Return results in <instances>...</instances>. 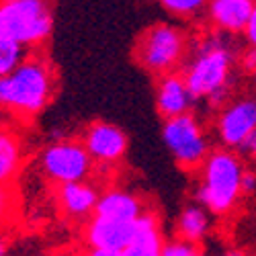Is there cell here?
Returning <instances> with one entry per match:
<instances>
[{"label":"cell","instance_id":"cell-8","mask_svg":"<svg viewBox=\"0 0 256 256\" xmlns=\"http://www.w3.org/2000/svg\"><path fill=\"white\" fill-rule=\"evenodd\" d=\"M256 130V98L244 96L228 100L216 119V134L228 150L236 148Z\"/></svg>","mask_w":256,"mask_h":256},{"label":"cell","instance_id":"cell-9","mask_svg":"<svg viewBox=\"0 0 256 256\" xmlns=\"http://www.w3.org/2000/svg\"><path fill=\"white\" fill-rule=\"evenodd\" d=\"M82 146L86 148L92 162H98L102 166H113L121 162L127 154L130 140H127L121 127L106 121H94L84 132Z\"/></svg>","mask_w":256,"mask_h":256},{"label":"cell","instance_id":"cell-6","mask_svg":"<svg viewBox=\"0 0 256 256\" xmlns=\"http://www.w3.org/2000/svg\"><path fill=\"white\" fill-rule=\"evenodd\" d=\"M162 140L170 156L182 170H199L211 152L207 132L193 111L164 119Z\"/></svg>","mask_w":256,"mask_h":256},{"label":"cell","instance_id":"cell-13","mask_svg":"<svg viewBox=\"0 0 256 256\" xmlns=\"http://www.w3.org/2000/svg\"><path fill=\"white\" fill-rule=\"evenodd\" d=\"M98 190L86 180H78V182H66V184H58V201L62 211L68 218L74 220H84L94 213V207L98 203Z\"/></svg>","mask_w":256,"mask_h":256},{"label":"cell","instance_id":"cell-2","mask_svg":"<svg viewBox=\"0 0 256 256\" xmlns=\"http://www.w3.org/2000/svg\"><path fill=\"white\" fill-rule=\"evenodd\" d=\"M54 88L52 62L41 52L25 56L16 68L0 76V106L20 117H35L52 100Z\"/></svg>","mask_w":256,"mask_h":256},{"label":"cell","instance_id":"cell-4","mask_svg":"<svg viewBox=\"0 0 256 256\" xmlns=\"http://www.w3.org/2000/svg\"><path fill=\"white\" fill-rule=\"evenodd\" d=\"M190 48V37L184 29L172 23H154L140 33L134 44V60L140 68L154 74L178 72Z\"/></svg>","mask_w":256,"mask_h":256},{"label":"cell","instance_id":"cell-16","mask_svg":"<svg viewBox=\"0 0 256 256\" xmlns=\"http://www.w3.org/2000/svg\"><path fill=\"white\" fill-rule=\"evenodd\" d=\"M23 164V144L10 130L0 127V182L8 184Z\"/></svg>","mask_w":256,"mask_h":256},{"label":"cell","instance_id":"cell-14","mask_svg":"<svg viewBox=\"0 0 256 256\" xmlns=\"http://www.w3.org/2000/svg\"><path fill=\"white\" fill-rule=\"evenodd\" d=\"M146 213L144 201L134 195L132 190L125 188H106L98 195V203L94 207L92 216H104V218H117V220H130L136 222Z\"/></svg>","mask_w":256,"mask_h":256},{"label":"cell","instance_id":"cell-18","mask_svg":"<svg viewBox=\"0 0 256 256\" xmlns=\"http://www.w3.org/2000/svg\"><path fill=\"white\" fill-rule=\"evenodd\" d=\"M209 0H158V4L176 18L188 20V18H195L201 12H205Z\"/></svg>","mask_w":256,"mask_h":256},{"label":"cell","instance_id":"cell-29","mask_svg":"<svg viewBox=\"0 0 256 256\" xmlns=\"http://www.w3.org/2000/svg\"><path fill=\"white\" fill-rule=\"evenodd\" d=\"M250 76H252V82H254V86H256V68L250 70Z\"/></svg>","mask_w":256,"mask_h":256},{"label":"cell","instance_id":"cell-26","mask_svg":"<svg viewBox=\"0 0 256 256\" xmlns=\"http://www.w3.org/2000/svg\"><path fill=\"white\" fill-rule=\"evenodd\" d=\"M84 256H121L117 250H106V248H88V252Z\"/></svg>","mask_w":256,"mask_h":256},{"label":"cell","instance_id":"cell-28","mask_svg":"<svg viewBox=\"0 0 256 256\" xmlns=\"http://www.w3.org/2000/svg\"><path fill=\"white\" fill-rule=\"evenodd\" d=\"M222 256H244L242 252H236V250H234V252H226V254H222Z\"/></svg>","mask_w":256,"mask_h":256},{"label":"cell","instance_id":"cell-19","mask_svg":"<svg viewBox=\"0 0 256 256\" xmlns=\"http://www.w3.org/2000/svg\"><path fill=\"white\" fill-rule=\"evenodd\" d=\"M25 58V48L18 46L16 41L0 33V76L8 74L12 68H16Z\"/></svg>","mask_w":256,"mask_h":256},{"label":"cell","instance_id":"cell-11","mask_svg":"<svg viewBox=\"0 0 256 256\" xmlns=\"http://www.w3.org/2000/svg\"><path fill=\"white\" fill-rule=\"evenodd\" d=\"M254 0H209L205 6L207 25L226 35H244Z\"/></svg>","mask_w":256,"mask_h":256},{"label":"cell","instance_id":"cell-20","mask_svg":"<svg viewBox=\"0 0 256 256\" xmlns=\"http://www.w3.org/2000/svg\"><path fill=\"white\" fill-rule=\"evenodd\" d=\"M195 252H197V246L182 240V238H174V240L164 242L162 250H160L162 256H193Z\"/></svg>","mask_w":256,"mask_h":256},{"label":"cell","instance_id":"cell-23","mask_svg":"<svg viewBox=\"0 0 256 256\" xmlns=\"http://www.w3.org/2000/svg\"><path fill=\"white\" fill-rule=\"evenodd\" d=\"M256 193V172L254 170H244L242 174V195H254Z\"/></svg>","mask_w":256,"mask_h":256},{"label":"cell","instance_id":"cell-27","mask_svg":"<svg viewBox=\"0 0 256 256\" xmlns=\"http://www.w3.org/2000/svg\"><path fill=\"white\" fill-rule=\"evenodd\" d=\"M6 252H8V244L4 238H0V256H6Z\"/></svg>","mask_w":256,"mask_h":256},{"label":"cell","instance_id":"cell-17","mask_svg":"<svg viewBox=\"0 0 256 256\" xmlns=\"http://www.w3.org/2000/svg\"><path fill=\"white\" fill-rule=\"evenodd\" d=\"M176 230H178V238L190 244H199L209 232V211L199 203L186 205L178 216Z\"/></svg>","mask_w":256,"mask_h":256},{"label":"cell","instance_id":"cell-21","mask_svg":"<svg viewBox=\"0 0 256 256\" xmlns=\"http://www.w3.org/2000/svg\"><path fill=\"white\" fill-rule=\"evenodd\" d=\"M236 150L242 154V156H248V158H256V130L236 148Z\"/></svg>","mask_w":256,"mask_h":256},{"label":"cell","instance_id":"cell-22","mask_svg":"<svg viewBox=\"0 0 256 256\" xmlns=\"http://www.w3.org/2000/svg\"><path fill=\"white\" fill-rule=\"evenodd\" d=\"M244 37H246V44H248L250 48H256V0H254L252 14H250V20H248V25H246Z\"/></svg>","mask_w":256,"mask_h":256},{"label":"cell","instance_id":"cell-12","mask_svg":"<svg viewBox=\"0 0 256 256\" xmlns=\"http://www.w3.org/2000/svg\"><path fill=\"white\" fill-rule=\"evenodd\" d=\"M195 98L190 94L180 72L162 74L156 80V109L162 119L178 117L193 109Z\"/></svg>","mask_w":256,"mask_h":256},{"label":"cell","instance_id":"cell-7","mask_svg":"<svg viewBox=\"0 0 256 256\" xmlns=\"http://www.w3.org/2000/svg\"><path fill=\"white\" fill-rule=\"evenodd\" d=\"M92 166L94 162L82 142L60 140L41 152V170L56 184L86 180L92 172Z\"/></svg>","mask_w":256,"mask_h":256},{"label":"cell","instance_id":"cell-15","mask_svg":"<svg viewBox=\"0 0 256 256\" xmlns=\"http://www.w3.org/2000/svg\"><path fill=\"white\" fill-rule=\"evenodd\" d=\"M162 232H160V224L154 213L146 211L142 218H138L136 222V236L132 240V244L127 246L121 256H162Z\"/></svg>","mask_w":256,"mask_h":256},{"label":"cell","instance_id":"cell-30","mask_svg":"<svg viewBox=\"0 0 256 256\" xmlns=\"http://www.w3.org/2000/svg\"><path fill=\"white\" fill-rule=\"evenodd\" d=\"M193 256H207V254H203V252H201V250H197V252H195V254H193Z\"/></svg>","mask_w":256,"mask_h":256},{"label":"cell","instance_id":"cell-3","mask_svg":"<svg viewBox=\"0 0 256 256\" xmlns=\"http://www.w3.org/2000/svg\"><path fill=\"white\" fill-rule=\"evenodd\" d=\"M199 170L201 180L195 193L197 203L216 216L230 213L242 197L244 166L240 156L228 148L211 150Z\"/></svg>","mask_w":256,"mask_h":256},{"label":"cell","instance_id":"cell-1","mask_svg":"<svg viewBox=\"0 0 256 256\" xmlns=\"http://www.w3.org/2000/svg\"><path fill=\"white\" fill-rule=\"evenodd\" d=\"M238 58L240 50L232 35L211 29L190 39L180 74L195 102H203L209 111L222 109L232 92Z\"/></svg>","mask_w":256,"mask_h":256},{"label":"cell","instance_id":"cell-5","mask_svg":"<svg viewBox=\"0 0 256 256\" xmlns=\"http://www.w3.org/2000/svg\"><path fill=\"white\" fill-rule=\"evenodd\" d=\"M54 29L48 0H0V33L23 48L44 46Z\"/></svg>","mask_w":256,"mask_h":256},{"label":"cell","instance_id":"cell-25","mask_svg":"<svg viewBox=\"0 0 256 256\" xmlns=\"http://www.w3.org/2000/svg\"><path fill=\"white\" fill-rule=\"evenodd\" d=\"M242 66H244L248 72L256 68V48H250V50L242 56Z\"/></svg>","mask_w":256,"mask_h":256},{"label":"cell","instance_id":"cell-10","mask_svg":"<svg viewBox=\"0 0 256 256\" xmlns=\"http://www.w3.org/2000/svg\"><path fill=\"white\" fill-rule=\"evenodd\" d=\"M136 222L92 216L86 226V232H84V238H86L88 248H106L123 252L136 236Z\"/></svg>","mask_w":256,"mask_h":256},{"label":"cell","instance_id":"cell-24","mask_svg":"<svg viewBox=\"0 0 256 256\" xmlns=\"http://www.w3.org/2000/svg\"><path fill=\"white\" fill-rule=\"evenodd\" d=\"M8 207H10V193H8V184L0 182V222H2V220L6 218Z\"/></svg>","mask_w":256,"mask_h":256}]
</instances>
